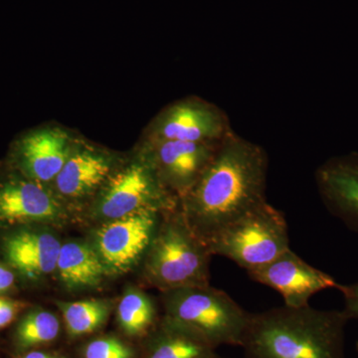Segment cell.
Listing matches in <instances>:
<instances>
[{
    "instance_id": "obj_1",
    "label": "cell",
    "mask_w": 358,
    "mask_h": 358,
    "mask_svg": "<svg viewBox=\"0 0 358 358\" xmlns=\"http://www.w3.org/2000/svg\"><path fill=\"white\" fill-rule=\"evenodd\" d=\"M268 155L261 145L232 131L196 185L178 200L193 232L205 243L266 200Z\"/></svg>"
},
{
    "instance_id": "obj_2",
    "label": "cell",
    "mask_w": 358,
    "mask_h": 358,
    "mask_svg": "<svg viewBox=\"0 0 358 358\" xmlns=\"http://www.w3.org/2000/svg\"><path fill=\"white\" fill-rule=\"evenodd\" d=\"M343 310L271 308L251 313L245 331V358H345Z\"/></svg>"
},
{
    "instance_id": "obj_3",
    "label": "cell",
    "mask_w": 358,
    "mask_h": 358,
    "mask_svg": "<svg viewBox=\"0 0 358 358\" xmlns=\"http://www.w3.org/2000/svg\"><path fill=\"white\" fill-rule=\"evenodd\" d=\"M211 253L189 227L179 206L164 212L159 227L143 259V278L162 293L210 281Z\"/></svg>"
},
{
    "instance_id": "obj_4",
    "label": "cell",
    "mask_w": 358,
    "mask_h": 358,
    "mask_svg": "<svg viewBox=\"0 0 358 358\" xmlns=\"http://www.w3.org/2000/svg\"><path fill=\"white\" fill-rule=\"evenodd\" d=\"M162 294L164 319L192 331L215 348L242 345L251 313L225 292L207 285Z\"/></svg>"
},
{
    "instance_id": "obj_5",
    "label": "cell",
    "mask_w": 358,
    "mask_h": 358,
    "mask_svg": "<svg viewBox=\"0 0 358 358\" xmlns=\"http://www.w3.org/2000/svg\"><path fill=\"white\" fill-rule=\"evenodd\" d=\"M178 199L160 180L143 148L122 162L89 203L88 216L96 223L109 222L143 210L166 212Z\"/></svg>"
},
{
    "instance_id": "obj_6",
    "label": "cell",
    "mask_w": 358,
    "mask_h": 358,
    "mask_svg": "<svg viewBox=\"0 0 358 358\" xmlns=\"http://www.w3.org/2000/svg\"><path fill=\"white\" fill-rule=\"evenodd\" d=\"M207 246L212 256L225 257L250 272L289 249L288 224L284 214L266 201L221 231Z\"/></svg>"
},
{
    "instance_id": "obj_7",
    "label": "cell",
    "mask_w": 358,
    "mask_h": 358,
    "mask_svg": "<svg viewBox=\"0 0 358 358\" xmlns=\"http://www.w3.org/2000/svg\"><path fill=\"white\" fill-rule=\"evenodd\" d=\"M72 217L71 209L51 185L26 178L0 164V229L24 225L63 227Z\"/></svg>"
},
{
    "instance_id": "obj_8",
    "label": "cell",
    "mask_w": 358,
    "mask_h": 358,
    "mask_svg": "<svg viewBox=\"0 0 358 358\" xmlns=\"http://www.w3.org/2000/svg\"><path fill=\"white\" fill-rule=\"evenodd\" d=\"M162 212L143 210L99 224L89 240L108 277L127 274L143 262Z\"/></svg>"
},
{
    "instance_id": "obj_9",
    "label": "cell",
    "mask_w": 358,
    "mask_h": 358,
    "mask_svg": "<svg viewBox=\"0 0 358 358\" xmlns=\"http://www.w3.org/2000/svg\"><path fill=\"white\" fill-rule=\"evenodd\" d=\"M77 141L59 127H36L14 138L4 162L26 178L51 185Z\"/></svg>"
},
{
    "instance_id": "obj_10",
    "label": "cell",
    "mask_w": 358,
    "mask_h": 358,
    "mask_svg": "<svg viewBox=\"0 0 358 358\" xmlns=\"http://www.w3.org/2000/svg\"><path fill=\"white\" fill-rule=\"evenodd\" d=\"M232 131L220 108L199 98H187L171 103L155 117L147 140L218 143Z\"/></svg>"
},
{
    "instance_id": "obj_11",
    "label": "cell",
    "mask_w": 358,
    "mask_h": 358,
    "mask_svg": "<svg viewBox=\"0 0 358 358\" xmlns=\"http://www.w3.org/2000/svg\"><path fill=\"white\" fill-rule=\"evenodd\" d=\"M46 225L9 228L0 237V254L4 262L26 282H39L56 271L61 241Z\"/></svg>"
},
{
    "instance_id": "obj_12",
    "label": "cell",
    "mask_w": 358,
    "mask_h": 358,
    "mask_svg": "<svg viewBox=\"0 0 358 358\" xmlns=\"http://www.w3.org/2000/svg\"><path fill=\"white\" fill-rule=\"evenodd\" d=\"M122 160L110 150L77 141L72 154L51 183L52 189L69 208L91 201Z\"/></svg>"
},
{
    "instance_id": "obj_13",
    "label": "cell",
    "mask_w": 358,
    "mask_h": 358,
    "mask_svg": "<svg viewBox=\"0 0 358 358\" xmlns=\"http://www.w3.org/2000/svg\"><path fill=\"white\" fill-rule=\"evenodd\" d=\"M219 145L220 143L145 140L141 148L152 159L160 180L179 199L196 185Z\"/></svg>"
},
{
    "instance_id": "obj_14",
    "label": "cell",
    "mask_w": 358,
    "mask_h": 358,
    "mask_svg": "<svg viewBox=\"0 0 358 358\" xmlns=\"http://www.w3.org/2000/svg\"><path fill=\"white\" fill-rule=\"evenodd\" d=\"M250 279L281 294L285 306L307 307L313 296L327 289H339L331 275L313 267L291 249L272 262L247 272Z\"/></svg>"
},
{
    "instance_id": "obj_15",
    "label": "cell",
    "mask_w": 358,
    "mask_h": 358,
    "mask_svg": "<svg viewBox=\"0 0 358 358\" xmlns=\"http://www.w3.org/2000/svg\"><path fill=\"white\" fill-rule=\"evenodd\" d=\"M315 180L327 208L358 231V155L327 160L317 169Z\"/></svg>"
},
{
    "instance_id": "obj_16",
    "label": "cell",
    "mask_w": 358,
    "mask_h": 358,
    "mask_svg": "<svg viewBox=\"0 0 358 358\" xmlns=\"http://www.w3.org/2000/svg\"><path fill=\"white\" fill-rule=\"evenodd\" d=\"M55 273L61 285L70 292L95 289L108 277L95 249L83 240L61 244Z\"/></svg>"
},
{
    "instance_id": "obj_17",
    "label": "cell",
    "mask_w": 358,
    "mask_h": 358,
    "mask_svg": "<svg viewBox=\"0 0 358 358\" xmlns=\"http://www.w3.org/2000/svg\"><path fill=\"white\" fill-rule=\"evenodd\" d=\"M203 338L162 317L147 336L143 358H218Z\"/></svg>"
},
{
    "instance_id": "obj_18",
    "label": "cell",
    "mask_w": 358,
    "mask_h": 358,
    "mask_svg": "<svg viewBox=\"0 0 358 358\" xmlns=\"http://www.w3.org/2000/svg\"><path fill=\"white\" fill-rule=\"evenodd\" d=\"M55 305L62 313L70 338H82L100 331L107 324L113 310V301L108 299L56 301Z\"/></svg>"
},
{
    "instance_id": "obj_19",
    "label": "cell",
    "mask_w": 358,
    "mask_h": 358,
    "mask_svg": "<svg viewBox=\"0 0 358 358\" xmlns=\"http://www.w3.org/2000/svg\"><path fill=\"white\" fill-rule=\"evenodd\" d=\"M117 322L129 338L148 336L159 322L155 301L140 289H126L117 305Z\"/></svg>"
},
{
    "instance_id": "obj_20",
    "label": "cell",
    "mask_w": 358,
    "mask_h": 358,
    "mask_svg": "<svg viewBox=\"0 0 358 358\" xmlns=\"http://www.w3.org/2000/svg\"><path fill=\"white\" fill-rule=\"evenodd\" d=\"M60 322L57 315L42 308L26 312L13 331L14 346L21 352L49 345L58 338Z\"/></svg>"
},
{
    "instance_id": "obj_21",
    "label": "cell",
    "mask_w": 358,
    "mask_h": 358,
    "mask_svg": "<svg viewBox=\"0 0 358 358\" xmlns=\"http://www.w3.org/2000/svg\"><path fill=\"white\" fill-rule=\"evenodd\" d=\"M131 345L115 336L92 339L83 350V358H134Z\"/></svg>"
},
{
    "instance_id": "obj_22",
    "label": "cell",
    "mask_w": 358,
    "mask_h": 358,
    "mask_svg": "<svg viewBox=\"0 0 358 358\" xmlns=\"http://www.w3.org/2000/svg\"><path fill=\"white\" fill-rule=\"evenodd\" d=\"M27 307L28 303L24 301L16 300L8 296H0V331L10 326Z\"/></svg>"
},
{
    "instance_id": "obj_23",
    "label": "cell",
    "mask_w": 358,
    "mask_h": 358,
    "mask_svg": "<svg viewBox=\"0 0 358 358\" xmlns=\"http://www.w3.org/2000/svg\"><path fill=\"white\" fill-rule=\"evenodd\" d=\"M338 289L345 301L343 313L350 320H358V282L352 285H341Z\"/></svg>"
},
{
    "instance_id": "obj_24",
    "label": "cell",
    "mask_w": 358,
    "mask_h": 358,
    "mask_svg": "<svg viewBox=\"0 0 358 358\" xmlns=\"http://www.w3.org/2000/svg\"><path fill=\"white\" fill-rule=\"evenodd\" d=\"M17 279V275L13 268L3 260H0V296H7L13 293L16 289Z\"/></svg>"
},
{
    "instance_id": "obj_25",
    "label": "cell",
    "mask_w": 358,
    "mask_h": 358,
    "mask_svg": "<svg viewBox=\"0 0 358 358\" xmlns=\"http://www.w3.org/2000/svg\"><path fill=\"white\" fill-rule=\"evenodd\" d=\"M17 358H64L51 352H40V350H28L23 352Z\"/></svg>"
},
{
    "instance_id": "obj_26",
    "label": "cell",
    "mask_w": 358,
    "mask_h": 358,
    "mask_svg": "<svg viewBox=\"0 0 358 358\" xmlns=\"http://www.w3.org/2000/svg\"><path fill=\"white\" fill-rule=\"evenodd\" d=\"M357 353H358V341H357Z\"/></svg>"
},
{
    "instance_id": "obj_27",
    "label": "cell",
    "mask_w": 358,
    "mask_h": 358,
    "mask_svg": "<svg viewBox=\"0 0 358 358\" xmlns=\"http://www.w3.org/2000/svg\"><path fill=\"white\" fill-rule=\"evenodd\" d=\"M218 358H222V357H219Z\"/></svg>"
}]
</instances>
